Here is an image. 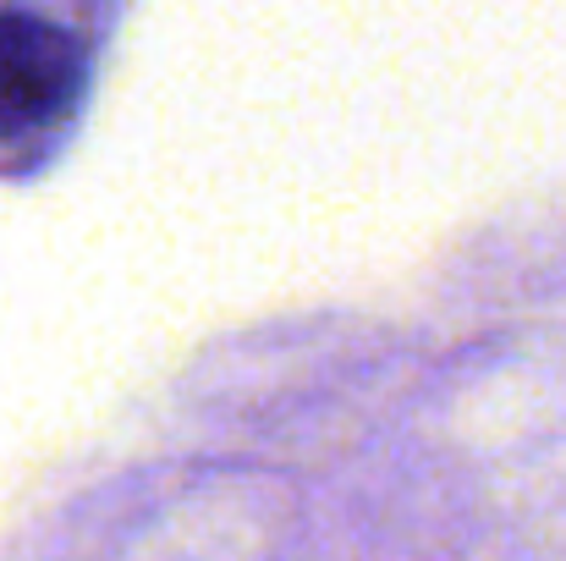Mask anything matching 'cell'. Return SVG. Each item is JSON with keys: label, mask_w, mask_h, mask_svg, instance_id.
<instances>
[{"label": "cell", "mask_w": 566, "mask_h": 561, "mask_svg": "<svg viewBox=\"0 0 566 561\" xmlns=\"http://www.w3.org/2000/svg\"><path fill=\"white\" fill-rule=\"evenodd\" d=\"M77 94V50L72 39L33 17L0 11V144L50 127Z\"/></svg>", "instance_id": "cell-1"}]
</instances>
